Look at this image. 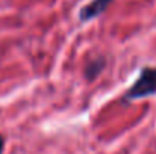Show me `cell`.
<instances>
[{"instance_id":"3","label":"cell","mask_w":156,"mask_h":154,"mask_svg":"<svg viewBox=\"0 0 156 154\" xmlns=\"http://www.w3.org/2000/svg\"><path fill=\"white\" fill-rule=\"evenodd\" d=\"M105 67H106V57L103 56H97L93 57L87 62L85 68H83V76L88 82H94L102 73H103Z\"/></svg>"},{"instance_id":"2","label":"cell","mask_w":156,"mask_h":154,"mask_svg":"<svg viewBox=\"0 0 156 154\" xmlns=\"http://www.w3.org/2000/svg\"><path fill=\"white\" fill-rule=\"evenodd\" d=\"M114 0H91L90 3H87L85 6L80 8L79 11V20L82 23H88L91 20L99 18L105 11L112 5Z\"/></svg>"},{"instance_id":"4","label":"cell","mask_w":156,"mask_h":154,"mask_svg":"<svg viewBox=\"0 0 156 154\" xmlns=\"http://www.w3.org/2000/svg\"><path fill=\"white\" fill-rule=\"evenodd\" d=\"M3 148H5V139H3V136L0 135V154L3 153Z\"/></svg>"},{"instance_id":"1","label":"cell","mask_w":156,"mask_h":154,"mask_svg":"<svg viewBox=\"0 0 156 154\" xmlns=\"http://www.w3.org/2000/svg\"><path fill=\"white\" fill-rule=\"evenodd\" d=\"M156 94V67H144L133 82V85L124 92V101H135L147 98Z\"/></svg>"}]
</instances>
